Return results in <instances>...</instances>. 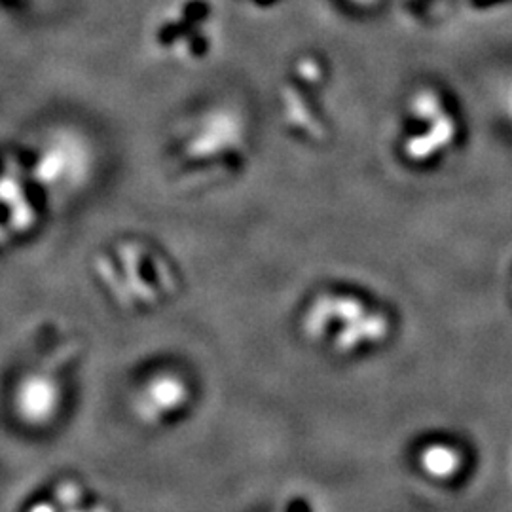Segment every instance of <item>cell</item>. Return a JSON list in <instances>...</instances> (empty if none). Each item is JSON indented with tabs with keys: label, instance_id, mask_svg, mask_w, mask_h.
<instances>
[{
	"label": "cell",
	"instance_id": "cell-1",
	"mask_svg": "<svg viewBox=\"0 0 512 512\" xmlns=\"http://www.w3.org/2000/svg\"><path fill=\"white\" fill-rule=\"evenodd\" d=\"M304 330L315 344L334 353H359L382 344L391 323L384 310L359 294L330 291L319 294L304 315Z\"/></svg>",
	"mask_w": 512,
	"mask_h": 512
},
{
	"label": "cell",
	"instance_id": "cell-10",
	"mask_svg": "<svg viewBox=\"0 0 512 512\" xmlns=\"http://www.w3.org/2000/svg\"><path fill=\"white\" fill-rule=\"evenodd\" d=\"M256 2H262V0H256Z\"/></svg>",
	"mask_w": 512,
	"mask_h": 512
},
{
	"label": "cell",
	"instance_id": "cell-5",
	"mask_svg": "<svg viewBox=\"0 0 512 512\" xmlns=\"http://www.w3.org/2000/svg\"><path fill=\"white\" fill-rule=\"evenodd\" d=\"M190 397L192 391L183 376L164 370L152 374L147 382L141 384L135 397V408L141 420L147 423H164L183 412Z\"/></svg>",
	"mask_w": 512,
	"mask_h": 512
},
{
	"label": "cell",
	"instance_id": "cell-7",
	"mask_svg": "<svg viewBox=\"0 0 512 512\" xmlns=\"http://www.w3.org/2000/svg\"><path fill=\"white\" fill-rule=\"evenodd\" d=\"M420 467L435 480H450L463 469V454L452 444L433 442L421 450Z\"/></svg>",
	"mask_w": 512,
	"mask_h": 512
},
{
	"label": "cell",
	"instance_id": "cell-4",
	"mask_svg": "<svg viewBox=\"0 0 512 512\" xmlns=\"http://www.w3.org/2000/svg\"><path fill=\"white\" fill-rule=\"evenodd\" d=\"M408 122L423 124V129L408 131L404 137L403 154L410 164H429L456 139V122L444 110L442 97L431 90L416 92L408 107Z\"/></svg>",
	"mask_w": 512,
	"mask_h": 512
},
{
	"label": "cell",
	"instance_id": "cell-9",
	"mask_svg": "<svg viewBox=\"0 0 512 512\" xmlns=\"http://www.w3.org/2000/svg\"><path fill=\"white\" fill-rule=\"evenodd\" d=\"M353 2H357V4H370V2H372V4H374L376 0H353Z\"/></svg>",
	"mask_w": 512,
	"mask_h": 512
},
{
	"label": "cell",
	"instance_id": "cell-2",
	"mask_svg": "<svg viewBox=\"0 0 512 512\" xmlns=\"http://www.w3.org/2000/svg\"><path fill=\"white\" fill-rule=\"evenodd\" d=\"M99 281L129 310H147L175 291V275L162 256L137 243H124L97 264Z\"/></svg>",
	"mask_w": 512,
	"mask_h": 512
},
{
	"label": "cell",
	"instance_id": "cell-8",
	"mask_svg": "<svg viewBox=\"0 0 512 512\" xmlns=\"http://www.w3.org/2000/svg\"><path fill=\"white\" fill-rule=\"evenodd\" d=\"M503 103H505V110L509 112V116L512 118V86L505 93V99H503Z\"/></svg>",
	"mask_w": 512,
	"mask_h": 512
},
{
	"label": "cell",
	"instance_id": "cell-3",
	"mask_svg": "<svg viewBox=\"0 0 512 512\" xmlns=\"http://www.w3.org/2000/svg\"><path fill=\"white\" fill-rule=\"evenodd\" d=\"M61 361L40 359L21 374L12 393V408L18 420L29 427H46L55 421L65 406L67 387L63 382Z\"/></svg>",
	"mask_w": 512,
	"mask_h": 512
},
{
	"label": "cell",
	"instance_id": "cell-6",
	"mask_svg": "<svg viewBox=\"0 0 512 512\" xmlns=\"http://www.w3.org/2000/svg\"><path fill=\"white\" fill-rule=\"evenodd\" d=\"M21 512H110L103 497L76 478H61L31 495Z\"/></svg>",
	"mask_w": 512,
	"mask_h": 512
}]
</instances>
